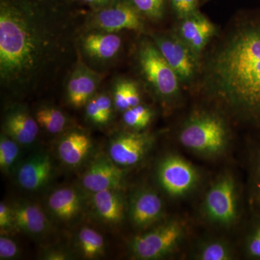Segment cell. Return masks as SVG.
I'll use <instances>...</instances> for the list:
<instances>
[{"label": "cell", "mask_w": 260, "mask_h": 260, "mask_svg": "<svg viewBox=\"0 0 260 260\" xmlns=\"http://www.w3.org/2000/svg\"><path fill=\"white\" fill-rule=\"evenodd\" d=\"M78 242L80 252L87 259H95L105 253L104 238L91 228H82L78 234Z\"/></svg>", "instance_id": "obj_22"}, {"label": "cell", "mask_w": 260, "mask_h": 260, "mask_svg": "<svg viewBox=\"0 0 260 260\" xmlns=\"http://www.w3.org/2000/svg\"><path fill=\"white\" fill-rule=\"evenodd\" d=\"M151 143V137L146 133H121L111 140L109 157L119 167H132L143 160Z\"/></svg>", "instance_id": "obj_11"}, {"label": "cell", "mask_w": 260, "mask_h": 260, "mask_svg": "<svg viewBox=\"0 0 260 260\" xmlns=\"http://www.w3.org/2000/svg\"><path fill=\"white\" fill-rule=\"evenodd\" d=\"M158 177L164 190L174 197L182 196L189 192L198 181V173L193 166L174 155L160 162Z\"/></svg>", "instance_id": "obj_10"}, {"label": "cell", "mask_w": 260, "mask_h": 260, "mask_svg": "<svg viewBox=\"0 0 260 260\" xmlns=\"http://www.w3.org/2000/svg\"><path fill=\"white\" fill-rule=\"evenodd\" d=\"M100 83V76L83 63L72 73L68 83V99L73 107L86 105Z\"/></svg>", "instance_id": "obj_14"}, {"label": "cell", "mask_w": 260, "mask_h": 260, "mask_svg": "<svg viewBox=\"0 0 260 260\" xmlns=\"http://www.w3.org/2000/svg\"><path fill=\"white\" fill-rule=\"evenodd\" d=\"M136 59L141 78L153 95L164 105L177 102L183 88L180 80L151 39L140 42Z\"/></svg>", "instance_id": "obj_3"}, {"label": "cell", "mask_w": 260, "mask_h": 260, "mask_svg": "<svg viewBox=\"0 0 260 260\" xmlns=\"http://www.w3.org/2000/svg\"><path fill=\"white\" fill-rule=\"evenodd\" d=\"M81 197L71 187H62L53 191L48 199V207L51 214L62 221H69L81 212Z\"/></svg>", "instance_id": "obj_20"}, {"label": "cell", "mask_w": 260, "mask_h": 260, "mask_svg": "<svg viewBox=\"0 0 260 260\" xmlns=\"http://www.w3.org/2000/svg\"><path fill=\"white\" fill-rule=\"evenodd\" d=\"M162 203L155 191L143 189L135 193L129 205V218L136 227L145 228L156 222L161 216Z\"/></svg>", "instance_id": "obj_15"}, {"label": "cell", "mask_w": 260, "mask_h": 260, "mask_svg": "<svg viewBox=\"0 0 260 260\" xmlns=\"http://www.w3.org/2000/svg\"><path fill=\"white\" fill-rule=\"evenodd\" d=\"M11 208L14 229L31 236L42 235L49 230V220L39 205L28 201H19Z\"/></svg>", "instance_id": "obj_16"}, {"label": "cell", "mask_w": 260, "mask_h": 260, "mask_svg": "<svg viewBox=\"0 0 260 260\" xmlns=\"http://www.w3.org/2000/svg\"><path fill=\"white\" fill-rule=\"evenodd\" d=\"M205 1H206V0H205Z\"/></svg>", "instance_id": "obj_38"}, {"label": "cell", "mask_w": 260, "mask_h": 260, "mask_svg": "<svg viewBox=\"0 0 260 260\" xmlns=\"http://www.w3.org/2000/svg\"><path fill=\"white\" fill-rule=\"evenodd\" d=\"M28 0H1L0 78L15 94L44 82L68 48L69 23Z\"/></svg>", "instance_id": "obj_2"}, {"label": "cell", "mask_w": 260, "mask_h": 260, "mask_svg": "<svg viewBox=\"0 0 260 260\" xmlns=\"http://www.w3.org/2000/svg\"><path fill=\"white\" fill-rule=\"evenodd\" d=\"M18 143L8 135L0 138V168L2 172L9 173L13 169L19 155Z\"/></svg>", "instance_id": "obj_25"}, {"label": "cell", "mask_w": 260, "mask_h": 260, "mask_svg": "<svg viewBox=\"0 0 260 260\" xmlns=\"http://www.w3.org/2000/svg\"><path fill=\"white\" fill-rule=\"evenodd\" d=\"M214 40L195 88L220 110L260 129V13L241 15Z\"/></svg>", "instance_id": "obj_1"}, {"label": "cell", "mask_w": 260, "mask_h": 260, "mask_svg": "<svg viewBox=\"0 0 260 260\" xmlns=\"http://www.w3.org/2000/svg\"><path fill=\"white\" fill-rule=\"evenodd\" d=\"M39 125L26 110L15 109L10 111L3 123L4 134L15 140L19 144H31L39 134Z\"/></svg>", "instance_id": "obj_17"}, {"label": "cell", "mask_w": 260, "mask_h": 260, "mask_svg": "<svg viewBox=\"0 0 260 260\" xmlns=\"http://www.w3.org/2000/svg\"><path fill=\"white\" fill-rule=\"evenodd\" d=\"M38 124L48 133L57 134L64 130L67 124V118L59 109L53 107H43L36 114Z\"/></svg>", "instance_id": "obj_23"}, {"label": "cell", "mask_w": 260, "mask_h": 260, "mask_svg": "<svg viewBox=\"0 0 260 260\" xmlns=\"http://www.w3.org/2000/svg\"><path fill=\"white\" fill-rule=\"evenodd\" d=\"M69 255L65 251L59 249H52L46 252L44 255V259L64 260L68 259Z\"/></svg>", "instance_id": "obj_36"}, {"label": "cell", "mask_w": 260, "mask_h": 260, "mask_svg": "<svg viewBox=\"0 0 260 260\" xmlns=\"http://www.w3.org/2000/svg\"><path fill=\"white\" fill-rule=\"evenodd\" d=\"M93 205L98 216L109 225H117L124 218L125 205L119 189L94 192Z\"/></svg>", "instance_id": "obj_19"}, {"label": "cell", "mask_w": 260, "mask_h": 260, "mask_svg": "<svg viewBox=\"0 0 260 260\" xmlns=\"http://www.w3.org/2000/svg\"><path fill=\"white\" fill-rule=\"evenodd\" d=\"M124 172L108 157L101 156L91 162L82 178L85 189L91 192L105 189H120Z\"/></svg>", "instance_id": "obj_12"}, {"label": "cell", "mask_w": 260, "mask_h": 260, "mask_svg": "<svg viewBox=\"0 0 260 260\" xmlns=\"http://www.w3.org/2000/svg\"><path fill=\"white\" fill-rule=\"evenodd\" d=\"M53 171L50 156L44 153H37L20 165L17 172V180L25 190H39L50 181Z\"/></svg>", "instance_id": "obj_13"}, {"label": "cell", "mask_w": 260, "mask_h": 260, "mask_svg": "<svg viewBox=\"0 0 260 260\" xmlns=\"http://www.w3.org/2000/svg\"><path fill=\"white\" fill-rule=\"evenodd\" d=\"M81 1L93 5V6L98 7V8H100V7L104 6V5L110 3L112 0H81Z\"/></svg>", "instance_id": "obj_37"}, {"label": "cell", "mask_w": 260, "mask_h": 260, "mask_svg": "<svg viewBox=\"0 0 260 260\" xmlns=\"http://www.w3.org/2000/svg\"><path fill=\"white\" fill-rule=\"evenodd\" d=\"M245 254L251 259L260 260V214L253 220L246 236Z\"/></svg>", "instance_id": "obj_27"}, {"label": "cell", "mask_w": 260, "mask_h": 260, "mask_svg": "<svg viewBox=\"0 0 260 260\" xmlns=\"http://www.w3.org/2000/svg\"><path fill=\"white\" fill-rule=\"evenodd\" d=\"M153 116V113L150 108L139 104L124 112L123 120L132 129L140 130L144 129L150 124Z\"/></svg>", "instance_id": "obj_24"}, {"label": "cell", "mask_w": 260, "mask_h": 260, "mask_svg": "<svg viewBox=\"0 0 260 260\" xmlns=\"http://www.w3.org/2000/svg\"><path fill=\"white\" fill-rule=\"evenodd\" d=\"M173 30L200 61L205 51L218 35L216 25L200 11L188 18L178 20Z\"/></svg>", "instance_id": "obj_9"}, {"label": "cell", "mask_w": 260, "mask_h": 260, "mask_svg": "<svg viewBox=\"0 0 260 260\" xmlns=\"http://www.w3.org/2000/svg\"><path fill=\"white\" fill-rule=\"evenodd\" d=\"M184 235V227L180 223L168 222L135 237L130 246L132 253L140 259H160L174 251Z\"/></svg>", "instance_id": "obj_6"}, {"label": "cell", "mask_w": 260, "mask_h": 260, "mask_svg": "<svg viewBox=\"0 0 260 260\" xmlns=\"http://www.w3.org/2000/svg\"><path fill=\"white\" fill-rule=\"evenodd\" d=\"M91 148L92 141L88 135L80 132H72L58 145V155L66 165L78 167L86 158Z\"/></svg>", "instance_id": "obj_21"}, {"label": "cell", "mask_w": 260, "mask_h": 260, "mask_svg": "<svg viewBox=\"0 0 260 260\" xmlns=\"http://www.w3.org/2000/svg\"><path fill=\"white\" fill-rule=\"evenodd\" d=\"M18 245L13 239L5 236L0 237V259H13L18 256Z\"/></svg>", "instance_id": "obj_32"}, {"label": "cell", "mask_w": 260, "mask_h": 260, "mask_svg": "<svg viewBox=\"0 0 260 260\" xmlns=\"http://www.w3.org/2000/svg\"><path fill=\"white\" fill-rule=\"evenodd\" d=\"M251 190L253 198L260 208V145L256 147L251 157Z\"/></svg>", "instance_id": "obj_30"}, {"label": "cell", "mask_w": 260, "mask_h": 260, "mask_svg": "<svg viewBox=\"0 0 260 260\" xmlns=\"http://www.w3.org/2000/svg\"><path fill=\"white\" fill-rule=\"evenodd\" d=\"M232 257V251L223 242H211L205 244L199 253L203 260H227Z\"/></svg>", "instance_id": "obj_28"}, {"label": "cell", "mask_w": 260, "mask_h": 260, "mask_svg": "<svg viewBox=\"0 0 260 260\" xmlns=\"http://www.w3.org/2000/svg\"><path fill=\"white\" fill-rule=\"evenodd\" d=\"M229 138V127L223 116L208 111L191 114L179 133L181 144L194 153L207 156L221 153Z\"/></svg>", "instance_id": "obj_4"}, {"label": "cell", "mask_w": 260, "mask_h": 260, "mask_svg": "<svg viewBox=\"0 0 260 260\" xmlns=\"http://www.w3.org/2000/svg\"><path fill=\"white\" fill-rule=\"evenodd\" d=\"M0 229L1 234L14 229L11 207L8 206L3 202L0 204Z\"/></svg>", "instance_id": "obj_33"}, {"label": "cell", "mask_w": 260, "mask_h": 260, "mask_svg": "<svg viewBox=\"0 0 260 260\" xmlns=\"http://www.w3.org/2000/svg\"><path fill=\"white\" fill-rule=\"evenodd\" d=\"M237 193L231 177L218 179L210 188L205 198V210L212 221L229 225L238 215Z\"/></svg>", "instance_id": "obj_8"}, {"label": "cell", "mask_w": 260, "mask_h": 260, "mask_svg": "<svg viewBox=\"0 0 260 260\" xmlns=\"http://www.w3.org/2000/svg\"><path fill=\"white\" fill-rule=\"evenodd\" d=\"M114 102L116 109L120 112H125L129 109L127 80H123L116 84L114 88Z\"/></svg>", "instance_id": "obj_31"}, {"label": "cell", "mask_w": 260, "mask_h": 260, "mask_svg": "<svg viewBox=\"0 0 260 260\" xmlns=\"http://www.w3.org/2000/svg\"><path fill=\"white\" fill-rule=\"evenodd\" d=\"M144 18L154 21L164 18L166 12V0H129Z\"/></svg>", "instance_id": "obj_26"}, {"label": "cell", "mask_w": 260, "mask_h": 260, "mask_svg": "<svg viewBox=\"0 0 260 260\" xmlns=\"http://www.w3.org/2000/svg\"><path fill=\"white\" fill-rule=\"evenodd\" d=\"M144 17L129 0H112L98 8L90 25L101 31L116 32L123 30L144 32Z\"/></svg>", "instance_id": "obj_7"}, {"label": "cell", "mask_w": 260, "mask_h": 260, "mask_svg": "<svg viewBox=\"0 0 260 260\" xmlns=\"http://www.w3.org/2000/svg\"><path fill=\"white\" fill-rule=\"evenodd\" d=\"M95 98L99 110L102 112L103 116L105 119L106 121L108 122L110 119L112 112V103L110 98L105 94H101Z\"/></svg>", "instance_id": "obj_35"}, {"label": "cell", "mask_w": 260, "mask_h": 260, "mask_svg": "<svg viewBox=\"0 0 260 260\" xmlns=\"http://www.w3.org/2000/svg\"><path fill=\"white\" fill-rule=\"evenodd\" d=\"M87 55L98 60L105 61L117 55L121 47L120 37L115 32L99 31L87 34L82 41Z\"/></svg>", "instance_id": "obj_18"}, {"label": "cell", "mask_w": 260, "mask_h": 260, "mask_svg": "<svg viewBox=\"0 0 260 260\" xmlns=\"http://www.w3.org/2000/svg\"><path fill=\"white\" fill-rule=\"evenodd\" d=\"M177 20L188 18L199 12L200 0H169Z\"/></svg>", "instance_id": "obj_29"}, {"label": "cell", "mask_w": 260, "mask_h": 260, "mask_svg": "<svg viewBox=\"0 0 260 260\" xmlns=\"http://www.w3.org/2000/svg\"><path fill=\"white\" fill-rule=\"evenodd\" d=\"M150 38L168 64L177 73L182 86L188 88L194 87L201 61L195 57L185 43L174 30L155 32Z\"/></svg>", "instance_id": "obj_5"}, {"label": "cell", "mask_w": 260, "mask_h": 260, "mask_svg": "<svg viewBox=\"0 0 260 260\" xmlns=\"http://www.w3.org/2000/svg\"><path fill=\"white\" fill-rule=\"evenodd\" d=\"M85 106H86L87 116L93 122L98 124H104L107 123L98 107L95 98L93 97L90 99Z\"/></svg>", "instance_id": "obj_34"}]
</instances>
